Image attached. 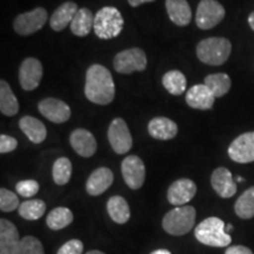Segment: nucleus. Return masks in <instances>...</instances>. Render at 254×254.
I'll return each instance as SVG.
<instances>
[{"label": "nucleus", "instance_id": "1", "mask_svg": "<svg viewBox=\"0 0 254 254\" xmlns=\"http://www.w3.org/2000/svg\"><path fill=\"white\" fill-rule=\"evenodd\" d=\"M85 95L91 103L109 105L116 97V86L111 72L105 66L94 64L86 72Z\"/></svg>", "mask_w": 254, "mask_h": 254}, {"label": "nucleus", "instance_id": "2", "mask_svg": "<svg viewBox=\"0 0 254 254\" xmlns=\"http://www.w3.org/2000/svg\"><path fill=\"white\" fill-rule=\"evenodd\" d=\"M232 51L231 41L222 37H211L201 40L196 46V56L206 65L219 66L227 62Z\"/></svg>", "mask_w": 254, "mask_h": 254}, {"label": "nucleus", "instance_id": "3", "mask_svg": "<svg viewBox=\"0 0 254 254\" xmlns=\"http://www.w3.org/2000/svg\"><path fill=\"white\" fill-rule=\"evenodd\" d=\"M225 222L217 217H209L201 221L194 230V236L199 243L212 247H226L232 243V238L225 231Z\"/></svg>", "mask_w": 254, "mask_h": 254}, {"label": "nucleus", "instance_id": "4", "mask_svg": "<svg viewBox=\"0 0 254 254\" xmlns=\"http://www.w3.org/2000/svg\"><path fill=\"white\" fill-rule=\"evenodd\" d=\"M124 28V18L113 6H105L94 15L93 30L99 39L110 40L118 37Z\"/></svg>", "mask_w": 254, "mask_h": 254}, {"label": "nucleus", "instance_id": "5", "mask_svg": "<svg viewBox=\"0 0 254 254\" xmlns=\"http://www.w3.org/2000/svg\"><path fill=\"white\" fill-rule=\"evenodd\" d=\"M195 215L193 206H178L165 214L163 228L171 236H185L194 226Z\"/></svg>", "mask_w": 254, "mask_h": 254}, {"label": "nucleus", "instance_id": "6", "mask_svg": "<svg viewBox=\"0 0 254 254\" xmlns=\"http://www.w3.org/2000/svg\"><path fill=\"white\" fill-rule=\"evenodd\" d=\"M113 67L122 74L142 72L147 67V57H146L144 50L139 49V47L124 50L114 57Z\"/></svg>", "mask_w": 254, "mask_h": 254}, {"label": "nucleus", "instance_id": "7", "mask_svg": "<svg viewBox=\"0 0 254 254\" xmlns=\"http://www.w3.org/2000/svg\"><path fill=\"white\" fill-rule=\"evenodd\" d=\"M224 6L217 0H201L195 13L196 26L201 30H211L225 18Z\"/></svg>", "mask_w": 254, "mask_h": 254}, {"label": "nucleus", "instance_id": "8", "mask_svg": "<svg viewBox=\"0 0 254 254\" xmlns=\"http://www.w3.org/2000/svg\"><path fill=\"white\" fill-rule=\"evenodd\" d=\"M47 18H49V14L46 9L37 7L30 12L19 14L13 21V28L19 36H30L44 27Z\"/></svg>", "mask_w": 254, "mask_h": 254}, {"label": "nucleus", "instance_id": "9", "mask_svg": "<svg viewBox=\"0 0 254 254\" xmlns=\"http://www.w3.org/2000/svg\"><path fill=\"white\" fill-rule=\"evenodd\" d=\"M109 141L117 154H126L132 148L133 139L125 120L116 118L110 124L107 131Z\"/></svg>", "mask_w": 254, "mask_h": 254}, {"label": "nucleus", "instance_id": "10", "mask_svg": "<svg viewBox=\"0 0 254 254\" xmlns=\"http://www.w3.org/2000/svg\"><path fill=\"white\" fill-rule=\"evenodd\" d=\"M122 174L124 182L131 190H139L144 185L146 168L144 161L136 155H128L122 163Z\"/></svg>", "mask_w": 254, "mask_h": 254}, {"label": "nucleus", "instance_id": "11", "mask_svg": "<svg viewBox=\"0 0 254 254\" xmlns=\"http://www.w3.org/2000/svg\"><path fill=\"white\" fill-rule=\"evenodd\" d=\"M228 155L239 164H249L254 161V131L244 133L232 141L228 147Z\"/></svg>", "mask_w": 254, "mask_h": 254}, {"label": "nucleus", "instance_id": "12", "mask_svg": "<svg viewBox=\"0 0 254 254\" xmlns=\"http://www.w3.org/2000/svg\"><path fill=\"white\" fill-rule=\"evenodd\" d=\"M43 78V65L36 58H26L19 67V82L24 91H33Z\"/></svg>", "mask_w": 254, "mask_h": 254}, {"label": "nucleus", "instance_id": "13", "mask_svg": "<svg viewBox=\"0 0 254 254\" xmlns=\"http://www.w3.org/2000/svg\"><path fill=\"white\" fill-rule=\"evenodd\" d=\"M38 110L47 120L55 124L66 123L71 118V109L63 100L46 98L38 104Z\"/></svg>", "mask_w": 254, "mask_h": 254}, {"label": "nucleus", "instance_id": "14", "mask_svg": "<svg viewBox=\"0 0 254 254\" xmlns=\"http://www.w3.org/2000/svg\"><path fill=\"white\" fill-rule=\"evenodd\" d=\"M196 185L193 180L182 178L174 182L167 190V200L173 206H184L194 198Z\"/></svg>", "mask_w": 254, "mask_h": 254}, {"label": "nucleus", "instance_id": "15", "mask_svg": "<svg viewBox=\"0 0 254 254\" xmlns=\"http://www.w3.org/2000/svg\"><path fill=\"white\" fill-rule=\"evenodd\" d=\"M69 144L80 157L90 158L97 152V140L94 135L85 128L74 129L69 135Z\"/></svg>", "mask_w": 254, "mask_h": 254}, {"label": "nucleus", "instance_id": "16", "mask_svg": "<svg viewBox=\"0 0 254 254\" xmlns=\"http://www.w3.org/2000/svg\"><path fill=\"white\" fill-rule=\"evenodd\" d=\"M211 185L221 198H231L237 193V184L233 180L232 173L225 167H218L213 171L211 176Z\"/></svg>", "mask_w": 254, "mask_h": 254}, {"label": "nucleus", "instance_id": "17", "mask_svg": "<svg viewBox=\"0 0 254 254\" xmlns=\"http://www.w3.org/2000/svg\"><path fill=\"white\" fill-rule=\"evenodd\" d=\"M185 100L192 109L206 111L213 107L215 97L205 84H198L186 92Z\"/></svg>", "mask_w": 254, "mask_h": 254}, {"label": "nucleus", "instance_id": "18", "mask_svg": "<svg viewBox=\"0 0 254 254\" xmlns=\"http://www.w3.org/2000/svg\"><path fill=\"white\" fill-rule=\"evenodd\" d=\"M20 237L17 227L7 219L0 220V254H17Z\"/></svg>", "mask_w": 254, "mask_h": 254}, {"label": "nucleus", "instance_id": "19", "mask_svg": "<svg viewBox=\"0 0 254 254\" xmlns=\"http://www.w3.org/2000/svg\"><path fill=\"white\" fill-rule=\"evenodd\" d=\"M113 172L107 167H99L94 170L86 182V190L92 196L103 194L113 184Z\"/></svg>", "mask_w": 254, "mask_h": 254}, {"label": "nucleus", "instance_id": "20", "mask_svg": "<svg viewBox=\"0 0 254 254\" xmlns=\"http://www.w3.org/2000/svg\"><path fill=\"white\" fill-rule=\"evenodd\" d=\"M147 131L157 140H171L178 133V125L166 117H155L147 125Z\"/></svg>", "mask_w": 254, "mask_h": 254}, {"label": "nucleus", "instance_id": "21", "mask_svg": "<svg viewBox=\"0 0 254 254\" xmlns=\"http://www.w3.org/2000/svg\"><path fill=\"white\" fill-rule=\"evenodd\" d=\"M79 11L78 5L73 1H66L53 12L50 18V26L53 31L60 32L72 23L73 18Z\"/></svg>", "mask_w": 254, "mask_h": 254}, {"label": "nucleus", "instance_id": "22", "mask_svg": "<svg viewBox=\"0 0 254 254\" xmlns=\"http://www.w3.org/2000/svg\"><path fill=\"white\" fill-rule=\"evenodd\" d=\"M168 17L177 26H187L192 19V11L187 0H166Z\"/></svg>", "mask_w": 254, "mask_h": 254}, {"label": "nucleus", "instance_id": "23", "mask_svg": "<svg viewBox=\"0 0 254 254\" xmlns=\"http://www.w3.org/2000/svg\"><path fill=\"white\" fill-rule=\"evenodd\" d=\"M19 127L33 144H41L46 139L47 129L39 119L25 116L19 120Z\"/></svg>", "mask_w": 254, "mask_h": 254}, {"label": "nucleus", "instance_id": "24", "mask_svg": "<svg viewBox=\"0 0 254 254\" xmlns=\"http://www.w3.org/2000/svg\"><path fill=\"white\" fill-rule=\"evenodd\" d=\"M94 25V15L90 8H79L71 23V31L77 37H86Z\"/></svg>", "mask_w": 254, "mask_h": 254}, {"label": "nucleus", "instance_id": "25", "mask_svg": "<svg viewBox=\"0 0 254 254\" xmlns=\"http://www.w3.org/2000/svg\"><path fill=\"white\" fill-rule=\"evenodd\" d=\"M107 212L111 219L119 225L126 224L131 218V211L127 201L123 196L113 195L107 201Z\"/></svg>", "mask_w": 254, "mask_h": 254}, {"label": "nucleus", "instance_id": "26", "mask_svg": "<svg viewBox=\"0 0 254 254\" xmlns=\"http://www.w3.org/2000/svg\"><path fill=\"white\" fill-rule=\"evenodd\" d=\"M0 111L6 117H14L19 112V103L7 81H0Z\"/></svg>", "mask_w": 254, "mask_h": 254}, {"label": "nucleus", "instance_id": "27", "mask_svg": "<svg viewBox=\"0 0 254 254\" xmlns=\"http://www.w3.org/2000/svg\"><path fill=\"white\" fill-rule=\"evenodd\" d=\"M204 84L209 88L215 98H221L231 90L232 81L226 73H215L205 78Z\"/></svg>", "mask_w": 254, "mask_h": 254}, {"label": "nucleus", "instance_id": "28", "mask_svg": "<svg viewBox=\"0 0 254 254\" xmlns=\"http://www.w3.org/2000/svg\"><path fill=\"white\" fill-rule=\"evenodd\" d=\"M186 77L183 72L177 71H168L163 77V85L166 88L167 92L172 95H180L186 91Z\"/></svg>", "mask_w": 254, "mask_h": 254}, {"label": "nucleus", "instance_id": "29", "mask_svg": "<svg viewBox=\"0 0 254 254\" xmlns=\"http://www.w3.org/2000/svg\"><path fill=\"white\" fill-rule=\"evenodd\" d=\"M73 221V213L67 207H57L50 212L46 218V224L51 230L59 231L67 227Z\"/></svg>", "mask_w": 254, "mask_h": 254}, {"label": "nucleus", "instance_id": "30", "mask_svg": "<svg viewBox=\"0 0 254 254\" xmlns=\"http://www.w3.org/2000/svg\"><path fill=\"white\" fill-rule=\"evenodd\" d=\"M236 214L241 219L254 217V186L250 187L241 194L234 204Z\"/></svg>", "mask_w": 254, "mask_h": 254}, {"label": "nucleus", "instance_id": "31", "mask_svg": "<svg viewBox=\"0 0 254 254\" xmlns=\"http://www.w3.org/2000/svg\"><path fill=\"white\" fill-rule=\"evenodd\" d=\"M46 211V204L40 199H32L21 202L18 208V213L26 220H38L43 217Z\"/></svg>", "mask_w": 254, "mask_h": 254}, {"label": "nucleus", "instance_id": "32", "mask_svg": "<svg viewBox=\"0 0 254 254\" xmlns=\"http://www.w3.org/2000/svg\"><path fill=\"white\" fill-rule=\"evenodd\" d=\"M72 176V163L68 158H58L53 164L52 177L57 185H66Z\"/></svg>", "mask_w": 254, "mask_h": 254}, {"label": "nucleus", "instance_id": "33", "mask_svg": "<svg viewBox=\"0 0 254 254\" xmlns=\"http://www.w3.org/2000/svg\"><path fill=\"white\" fill-rule=\"evenodd\" d=\"M17 254H45L41 241L36 237H24L20 241Z\"/></svg>", "mask_w": 254, "mask_h": 254}, {"label": "nucleus", "instance_id": "34", "mask_svg": "<svg viewBox=\"0 0 254 254\" xmlns=\"http://www.w3.org/2000/svg\"><path fill=\"white\" fill-rule=\"evenodd\" d=\"M19 198L12 190H6L4 187L0 189V209L2 212H13L19 208Z\"/></svg>", "mask_w": 254, "mask_h": 254}, {"label": "nucleus", "instance_id": "35", "mask_svg": "<svg viewBox=\"0 0 254 254\" xmlns=\"http://www.w3.org/2000/svg\"><path fill=\"white\" fill-rule=\"evenodd\" d=\"M39 184L36 180H21L19 182L17 185H15V190L19 195L24 196V198H31V196H34L39 192Z\"/></svg>", "mask_w": 254, "mask_h": 254}, {"label": "nucleus", "instance_id": "36", "mask_svg": "<svg viewBox=\"0 0 254 254\" xmlns=\"http://www.w3.org/2000/svg\"><path fill=\"white\" fill-rule=\"evenodd\" d=\"M84 251V244L78 239H72L60 247L57 254H81Z\"/></svg>", "mask_w": 254, "mask_h": 254}, {"label": "nucleus", "instance_id": "37", "mask_svg": "<svg viewBox=\"0 0 254 254\" xmlns=\"http://www.w3.org/2000/svg\"><path fill=\"white\" fill-rule=\"evenodd\" d=\"M18 146V141L12 136L1 134L0 135V152L2 154L9 153V152L14 151Z\"/></svg>", "mask_w": 254, "mask_h": 254}, {"label": "nucleus", "instance_id": "38", "mask_svg": "<svg viewBox=\"0 0 254 254\" xmlns=\"http://www.w3.org/2000/svg\"><path fill=\"white\" fill-rule=\"evenodd\" d=\"M225 254H253V252L249 249V247L237 245L228 247Z\"/></svg>", "mask_w": 254, "mask_h": 254}, {"label": "nucleus", "instance_id": "39", "mask_svg": "<svg viewBox=\"0 0 254 254\" xmlns=\"http://www.w3.org/2000/svg\"><path fill=\"white\" fill-rule=\"evenodd\" d=\"M127 1H128V4L131 5L132 7H138V6L145 4V2H152L155 1V0H127Z\"/></svg>", "mask_w": 254, "mask_h": 254}, {"label": "nucleus", "instance_id": "40", "mask_svg": "<svg viewBox=\"0 0 254 254\" xmlns=\"http://www.w3.org/2000/svg\"><path fill=\"white\" fill-rule=\"evenodd\" d=\"M249 24H250L251 28H252V30L254 31V12H252V13L250 14V17H249Z\"/></svg>", "mask_w": 254, "mask_h": 254}, {"label": "nucleus", "instance_id": "41", "mask_svg": "<svg viewBox=\"0 0 254 254\" xmlns=\"http://www.w3.org/2000/svg\"><path fill=\"white\" fill-rule=\"evenodd\" d=\"M151 254H172L168 250H157L154 252H152Z\"/></svg>", "mask_w": 254, "mask_h": 254}, {"label": "nucleus", "instance_id": "42", "mask_svg": "<svg viewBox=\"0 0 254 254\" xmlns=\"http://www.w3.org/2000/svg\"><path fill=\"white\" fill-rule=\"evenodd\" d=\"M86 254H105V253H104V252H101V251L93 250V251H90V252H87Z\"/></svg>", "mask_w": 254, "mask_h": 254}, {"label": "nucleus", "instance_id": "43", "mask_svg": "<svg viewBox=\"0 0 254 254\" xmlns=\"http://www.w3.org/2000/svg\"><path fill=\"white\" fill-rule=\"evenodd\" d=\"M231 230H233V226H232V225H228V226L225 227V231H226V233H228V232H230Z\"/></svg>", "mask_w": 254, "mask_h": 254}, {"label": "nucleus", "instance_id": "44", "mask_svg": "<svg viewBox=\"0 0 254 254\" xmlns=\"http://www.w3.org/2000/svg\"><path fill=\"white\" fill-rule=\"evenodd\" d=\"M237 180H238V182H244V179H243V178H241V177H238Z\"/></svg>", "mask_w": 254, "mask_h": 254}]
</instances>
